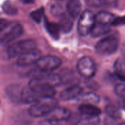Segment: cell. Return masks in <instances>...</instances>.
I'll list each match as a JSON object with an SVG mask.
<instances>
[{"mask_svg": "<svg viewBox=\"0 0 125 125\" xmlns=\"http://www.w3.org/2000/svg\"><path fill=\"white\" fill-rule=\"evenodd\" d=\"M23 34L22 26L17 22H10L5 19L0 21V42L8 45L19 38Z\"/></svg>", "mask_w": 125, "mask_h": 125, "instance_id": "6da1fadb", "label": "cell"}, {"mask_svg": "<svg viewBox=\"0 0 125 125\" xmlns=\"http://www.w3.org/2000/svg\"><path fill=\"white\" fill-rule=\"evenodd\" d=\"M56 107H57V103L53 97L41 98L30 106L28 112L33 118H41L48 116Z\"/></svg>", "mask_w": 125, "mask_h": 125, "instance_id": "7a4b0ae2", "label": "cell"}, {"mask_svg": "<svg viewBox=\"0 0 125 125\" xmlns=\"http://www.w3.org/2000/svg\"><path fill=\"white\" fill-rule=\"evenodd\" d=\"M29 87L40 98H51L56 94L55 86L38 78H31Z\"/></svg>", "mask_w": 125, "mask_h": 125, "instance_id": "3957f363", "label": "cell"}, {"mask_svg": "<svg viewBox=\"0 0 125 125\" xmlns=\"http://www.w3.org/2000/svg\"><path fill=\"white\" fill-rule=\"evenodd\" d=\"M36 48L37 43L33 40H20L9 45L7 49V54L10 59H14Z\"/></svg>", "mask_w": 125, "mask_h": 125, "instance_id": "277c9868", "label": "cell"}, {"mask_svg": "<svg viewBox=\"0 0 125 125\" xmlns=\"http://www.w3.org/2000/svg\"><path fill=\"white\" fill-rule=\"evenodd\" d=\"M119 48V40L114 36H109L100 40L95 45V51L101 56H110Z\"/></svg>", "mask_w": 125, "mask_h": 125, "instance_id": "5b68a950", "label": "cell"}, {"mask_svg": "<svg viewBox=\"0 0 125 125\" xmlns=\"http://www.w3.org/2000/svg\"><path fill=\"white\" fill-rule=\"evenodd\" d=\"M96 22L95 15L91 10H85L81 15L78 22V31L81 36L90 34V32Z\"/></svg>", "mask_w": 125, "mask_h": 125, "instance_id": "8992f818", "label": "cell"}, {"mask_svg": "<svg viewBox=\"0 0 125 125\" xmlns=\"http://www.w3.org/2000/svg\"><path fill=\"white\" fill-rule=\"evenodd\" d=\"M76 68L78 74L86 79L92 78L96 74L97 67L95 62L89 56L81 58L77 62Z\"/></svg>", "mask_w": 125, "mask_h": 125, "instance_id": "52a82bcc", "label": "cell"}, {"mask_svg": "<svg viewBox=\"0 0 125 125\" xmlns=\"http://www.w3.org/2000/svg\"><path fill=\"white\" fill-rule=\"evenodd\" d=\"M36 66L38 70L46 72H52L58 69L62 64V60L56 56H41L36 62Z\"/></svg>", "mask_w": 125, "mask_h": 125, "instance_id": "ba28073f", "label": "cell"}, {"mask_svg": "<svg viewBox=\"0 0 125 125\" xmlns=\"http://www.w3.org/2000/svg\"><path fill=\"white\" fill-rule=\"evenodd\" d=\"M71 116L70 111L63 107H56L48 115V119L42 122V124H58L61 121L67 120Z\"/></svg>", "mask_w": 125, "mask_h": 125, "instance_id": "9c48e42d", "label": "cell"}, {"mask_svg": "<svg viewBox=\"0 0 125 125\" xmlns=\"http://www.w3.org/2000/svg\"><path fill=\"white\" fill-rule=\"evenodd\" d=\"M41 57V52L37 48L31 50L18 57L17 64L20 67H27L33 64H36Z\"/></svg>", "mask_w": 125, "mask_h": 125, "instance_id": "30bf717a", "label": "cell"}, {"mask_svg": "<svg viewBox=\"0 0 125 125\" xmlns=\"http://www.w3.org/2000/svg\"><path fill=\"white\" fill-rule=\"evenodd\" d=\"M31 78H38L45 81L53 86H58L62 83V77L59 74L53 73L51 72L42 71L38 70L37 71H34L31 74Z\"/></svg>", "mask_w": 125, "mask_h": 125, "instance_id": "8fae6325", "label": "cell"}, {"mask_svg": "<svg viewBox=\"0 0 125 125\" xmlns=\"http://www.w3.org/2000/svg\"><path fill=\"white\" fill-rule=\"evenodd\" d=\"M23 87L19 84H10L5 89V94L8 99L14 103H21Z\"/></svg>", "mask_w": 125, "mask_h": 125, "instance_id": "7c38bea8", "label": "cell"}, {"mask_svg": "<svg viewBox=\"0 0 125 125\" xmlns=\"http://www.w3.org/2000/svg\"><path fill=\"white\" fill-rule=\"evenodd\" d=\"M83 92L81 86L78 85H73L64 89L59 95L60 100L62 101H69L77 99Z\"/></svg>", "mask_w": 125, "mask_h": 125, "instance_id": "4fadbf2b", "label": "cell"}, {"mask_svg": "<svg viewBox=\"0 0 125 125\" xmlns=\"http://www.w3.org/2000/svg\"><path fill=\"white\" fill-rule=\"evenodd\" d=\"M78 111L81 115L91 116V117H99L102 113L101 110L94 105V104L82 103L78 108Z\"/></svg>", "mask_w": 125, "mask_h": 125, "instance_id": "5bb4252c", "label": "cell"}, {"mask_svg": "<svg viewBox=\"0 0 125 125\" xmlns=\"http://www.w3.org/2000/svg\"><path fill=\"white\" fill-rule=\"evenodd\" d=\"M73 18L69 13L66 14L65 12H62L59 15V26L60 27L61 31L64 33H69L71 31L73 27V21L72 20Z\"/></svg>", "mask_w": 125, "mask_h": 125, "instance_id": "9a60e30c", "label": "cell"}, {"mask_svg": "<svg viewBox=\"0 0 125 125\" xmlns=\"http://www.w3.org/2000/svg\"><path fill=\"white\" fill-rule=\"evenodd\" d=\"M41 98L37 95L28 86V87H24L22 91L21 94V103L23 104H34Z\"/></svg>", "mask_w": 125, "mask_h": 125, "instance_id": "2e32d148", "label": "cell"}, {"mask_svg": "<svg viewBox=\"0 0 125 125\" xmlns=\"http://www.w3.org/2000/svg\"><path fill=\"white\" fill-rule=\"evenodd\" d=\"M110 31H111L110 25L101 23L99 22H95L90 32V34L92 37L97 38V37H100L104 35H106L108 33H110Z\"/></svg>", "mask_w": 125, "mask_h": 125, "instance_id": "e0dca14e", "label": "cell"}, {"mask_svg": "<svg viewBox=\"0 0 125 125\" xmlns=\"http://www.w3.org/2000/svg\"><path fill=\"white\" fill-rule=\"evenodd\" d=\"M67 10L68 13L75 18L81 15V3L80 0H69L67 3Z\"/></svg>", "mask_w": 125, "mask_h": 125, "instance_id": "ac0fdd59", "label": "cell"}, {"mask_svg": "<svg viewBox=\"0 0 125 125\" xmlns=\"http://www.w3.org/2000/svg\"><path fill=\"white\" fill-rule=\"evenodd\" d=\"M44 24L45 26V29L48 31V33L52 37V38L54 39H59V33H60V27L58 23H56L54 22H51L46 18V17H44Z\"/></svg>", "mask_w": 125, "mask_h": 125, "instance_id": "d6986e66", "label": "cell"}, {"mask_svg": "<svg viewBox=\"0 0 125 125\" xmlns=\"http://www.w3.org/2000/svg\"><path fill=\"white\" fill-rule=\"evenodd\" d=\"M115 18L116 16L113 13L108 11H100L97 15H95L96 22L108 25H111Z\"/></svg>", "mask_w": 125, "mask_h": 125, "instance_id": "ffe728a7", "label": "cell"}, {"mask_svg": "<svg viewBox=\"0 0 125 125\" xmlns=\"http://www.w3.org/2000/svg\"><path fill=\"white\" fill-rule=\"evenodd\" d=\"M87 4L95 7H110L115 8L118 5V0H88Z\"/></svg>", "mask_w": 125, "mask_h": 125, "instance_id": "44dd1931", "label": "cell"}, {"mask_svg": "<svg viewBox=\"0 0 125 125\" xmlns=\"http://www.w3.org/2000/svg\"><path fill=\"white\" fill-rule=\"evenodd\" d=\"M77 100L81 103H88V104H97L100 103V97L93 92L86 93L84 94H81L78 98Z\"/></svg>", "mask_w": 125, "mask_h": 125, "instance_id": "7402d4cb", "label": "cell"}, {"mask_svg": "<svg viewBox=\"0 0 125 125\" xmlns=\"http://www.w3.org/2000/svg\"><path fill=\"white\" fill-rule=\"evenodd\" d=\"M106 115L113 120H119L122 118L121 111L114 105H108L105 108Z\"/></svg>", "mask_w": 125, "mask_h": 125, "instance_id": "603a6c76", "label": "cell"}, {"mask_svg": "<svg viewBox=\"0 0 125 125\" xmlns=\"http://www.w3.org/2000/svg\"><path fill=\"white\" fill-rule=\"evenodd\" d=\"M1 9L5 14L10 16L16 15L18 12V8L10 0H6L3 2L1 5Z\"/></svg>", "mask_w": 125, "mask_h": 125, "instance_id": "cb8c5ba5", "label": "cell"}, {"mask_svg": "<svg viewBox=\"0 0 125 125\" xmlns=\"http://www.w3.org/2000/svg\"><path fill=\"white\" fill-rule=\"evenodd\" d=\"M44 12H45L44 8L40 7L39 9L31 12L29 14V16L34 22L37 23H40L44 16Z\"/></svg>", "mask_w": 125, "mask_h": 125, "instance_id": "d4e9b609", "label": "cell"}, {"mask_svg": "<svg viewBox=\"0 0 125 125\" xmlns=\"http://www.w3.org/2000/svg\"><path fill=\"white\" fill-rule=\"evenodd\" d=\"M115 72L125 73V57L118 58L114 65Z\"/></svg>", "mask_w": 125, "mask_h": 125, "instance_id": "484cf974", "label": "cell"}, {"mask_svg": "<svg viewBox=\"0 0 125 125\" xmlns=\"http://www.w3.org/2000/svg\"><path fill=\"white\" fill-rule=\"evenodd\" d=\"M114 92L117 96L125 100V84L119 83L116 85L114 88Z\"/></svg>", "mask_w": 125, "mask_h": 125, "instance_id": "4316f807", "label": "cell"}, {"mask_svg": "<svg viewBox=\"0 0 125 125\" xmlns=\"http://www.w3.org/2000/svg\"><path fill=\"white\" fill-rule=\"evenodd\" d=\"M111 25L114 26H119L125 25V16L116 17Z\"/></svg>", "mask_w": 125, "mask_h": 125, "instance_id": "83f0119b", "label": "cell"}, {"mask_svg": "<svg viewBox=\"0 0 125 125\" xmlns=\"http://www.w3.org/2000/svg\"><path fill=\"white\" fill-rule=\"evenodd\" d=\"M114 75H115V77H116V78H118L119 81H122L123 83H125V73H124L115 72Z\"/></svg>", "mask_w": 125, "mask_h": 125, "instance_id": "f1b7e54d", "label": "cell"}, {"mask_svg": "<svg viewBox=\"0 0 125 125\" xmlns=\"http://www.w3.org/2000/svg\"><path fill=\"white\" fill-rule=\"evenodd\" d=\"M22 3H23V4H33L34 3V0H20Z\"/></svg>", "mask_w": 125, "mask_h": 125, "instance_id": "f546056e", "label": "cell"}, {"mask_svg": "<svg viewBox=\"0 0 125 125\" xmlns=\"http://www.w3.org/2000/svg\"><path fill=\"white\" fill-rule=\"evenodd\" d=\"M123 106H124V109L125 110V102H124V104H123Z\"/></svg>", "mask_w": 125, "mask_h": 125, "instance_id": "4dcf8cb0", "label": "cell"}, {"mask_svg": "<svg viewBox=\"0 0 125 125\" xmlns=\"http://www.w3.org/2000/svg\"><path fill=\"white\" fill-rule=\"evenodd\" d=\"M56 1H64V0H56Z\"/></svg>", "mask_w": 125, "mask_h": 125, "instance_id": "1f68e13d", "label": "cell"}]
</instances>
